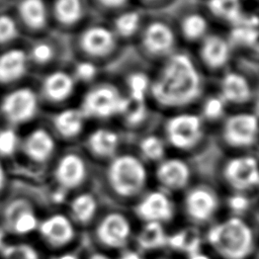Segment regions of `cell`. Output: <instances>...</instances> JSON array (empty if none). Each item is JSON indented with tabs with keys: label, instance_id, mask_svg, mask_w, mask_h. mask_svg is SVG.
Listing matches in <instances>:
<instances>
[{
	"label": "cell",
	"instance_id": "1",
	"mask_svg": "<svg viewBox=\"0 0 259 259\" xmlns=\"http://www.w3.org/2000/svg\"><path fill=\"white\" fill-rule=\"evenodd\" d=\"M203 78L196 61L187 53L175 51L162 60L151 76L149 96L161 108L187 107L202 96Z\"/></svg>",
	"mask_w": 259,
	"mask_h": 259
},
{
	"label": "cell",
	"instance_id": "2",
	"mask_svg": "<svg viewBox=\"0 0 259 259\" xmlns=\"http://www.w3.org/2000/svg\"><path fill=\"white\" fill-rule=\"evenodd\" d=\"M211 248L224 259H246L253 251L254 237L249 225L232 217L212 226L206 235Z\"/></svg>",
	"mask_w": 259,
	"mask_h": 259
},
{
	"label": "cell",
	"instance_id": "3",
	"mask_svg": "<svg viewBox=\"0 0 259 259\" xmlns=\"http://www.w3.org/2000/svg\"><path fill=\"white\" fill-rule=\"evenodd\" d=\"M107 180L111 189L120 197L139 194L147 183V169L134 155L115 157L107 168Z\"/></svg>",
	"mask_w": 259,
	"mask_h": 259
},
{
	"label": "cell",
	"instance_id": "4",
	"mask_svg": "<svg viewBox=\"0 0 259 259\" xmlns=\"http://www.w3.org/2000/svg\"><path fill=\"white\" fill-rule=\"evenodd\" d=\"M124 102V94L110 82L92 85L83 94L80 110L85 118L107 119L119 115Z\"/></svg>",
	"mask_w": 259,
	"mask_h": 259
},
{
	"label": "cell",
	"instance_id": "5",
	"mask_svg": "<svg viewBox=\"0 0 259 259\" xmlns=\"http://www.w3.org/2000/svg\"><path fill=\"white\" fill-rule=\"evenodd\" d=\"M39 108V94L30 86L16 85L0 99V112L8 123L20 125L31 121Z\"/></svg>",
	"mask_w": 259,
	"mask_h": 259
},
{
	"label": "cell",
	"instance_id": "6",
	"mask_svg": "<svg viewBox=\"0 0 259 259\" xmlns=\"http://www.w3.org/2000/svg\"><path fill=\"white\" fill-rule=\"evenodd\" d=\"M138 38L147 57L162 61L176 51L178 34L169 22L153 19L144 23Z\"/></svg>",
	"mask_w": 259,
	"mask_h": 259
},
{
	"label": "cell",
	"instance_id": "7",
	"mask_svg": "<svg viewBox=\"0 0 259 259\" xmlns=\"http://www.w3.org/2000/svg\"><path fill=\"white\" fill-rule=\"evenodd\" d=\"M76 45L83 58L97 62L114 54L118 39L108 24L90 23L80 29Z\"/></svg>",
	"mask_w": 259,
	"mask_h": 259
},
{
	"label": "cell",
	"instance_id": "8",
	"mask_svg": "<svg viewBox=\"0 0 259 259\" xmlns=\"http://www.w3.org/2000/svg\"><path fill=\"white\" fill-rule=\"evenodd\" d=\"M168 142L178 150L195 147L202 138V119L191 112H181L171 116L165 124Z\"/></svg>",
	"mask_w": 259,
	"mask_h": 259
},
{
	"label": "cell",
	"instance_id": "9",
	"mask_svg": "<svg viewBox=\"0 0 259 259\" xmlns=\"http://www.w3.org/2000/svg\"><path fill=\"white\" fill-rule=\"evenodd\" d=\"M257 116L252 112H239L227 117L223 127V138L233 148H248L257 140Z\"/></svg>",
	"mask_w": 259,
	"mask_h": 259
},
{
	"label": "cell",
	"instance_id": "10",
	"mask_svg": "<svg viewBox=\"0 0 259 259\" xmlns=\"http://www.w3.org/2000/svg\"><path fill=\"white\" fill-rule=\"evenodd\" d=\"M14 16L22 29L30 33H41L52 21L50 2L47 0H16Z\"/></svg>",
	"mask_w": 259,
	"mask_h": 259
},
{
	"label": "cell",
	"instance_id": "11",
	"mask_svg": "<svg viewBox=\"0 0 259 259\" xmlns=\"http://www.w3.org/2000/svg\"><path fill=\"white\" fill-rule=\"evenodd\" d=\"M197 45L199 63L209 71L217 72L225 69L232 59L234 50L227 36L209 32Z\"/></svg>",
	"mask_w": 259,
	"mask_h": 259
},
{
	"label": "cell",
	"instance_id": "12",
	"mask_svg": "<svg viewBox=\"0 0 259 259\" xmlns=\"http://www.w3.org/2000/svg\"><path fill=\"white\" fill-rule=\"evenodd\" d=\"M30 69L24 48L10 46L0 49V86L13 87L22 82Z\"/></svg>",
	"mask_w": 259,
	"mask_h": 259
},
{
	"label": "cell",
	"instance_id": "13",
	"mask_svg": "<svg viewBox=\"0 0 259 259\" xmlns=\"http://www.w3.org/2000/svg\"><path fill=\"white\" fill-rule=\"evenodd\" d=\"M76 87L77 83L70 71L54 69L44 75L38 94L51 103L60 104L73 96Z\"/></svg>",
	"mask_w": 259,
	"mask_h": 259
},
{
	"label": "cell",
	"instance_id": "14",
	"mask_svg": "<svg viewBox=\"0 0 259 259\" xmlns=\"http://www.w3.org/2000/svg\"><path fill=\"white\" fill-rule=\"evenodd\" d=\"M132 226L125 215L119 212L106 214L96 227V238L106 248L119 249L127 243Z\"/></svg>",
	"mask_w": 259,
	"mask_h": 259
},
{
	"label": "cell",
	"instance_id": "15",
	"mask_svg": "<svg viewBox=\"0 0 259 259\" xmlns=\"http://www.w3.org/2000/svg\"><path fill=\"white\" fill-rule=\"evenodd\" d=\"M228 184L236 190L243 191L258 184L257 161L252 156H242L229 160L223 171Z\"/></svg>",
	"mask_w": 259,
	"mask_h": 259
},
{
	"label": "cell",
	"instance_id": "16",
	"mask_svg": "<svg viewBox=\"0 0 259 259\" xmlns=\"http://www.w3.org/2000/svg\"><path fill=\"white\" fill-rule=\"evenodd\" d=\"M218 195L206 186H196L188 191L184 200L187 217L195 223H205L213 217L219 207Z\"/></svg>",
	"mask_w": 259,
	"mask_h": 259
},
{
	"label": "cell",
	"instance_id": "17",
	"mask_svg": "<svg viewBox=\"0 0 259 259\" xmlns=\"http://www.w3.org/2000/svg\"><path fill=\"white\" fill-rule=\"evenodd\" d=\"M218 94L227 104L243 105L252 100L253 87L245 74L228 70L220 78Z\"/></svg>",
	"mask_w": 259,
	"mask_h": 259
},
{
	"label": "cell",
	"instance_id": "18",
	"mask_svg": "<svg viewBox=\"0 0 259 259\" xmlns=\"http://www.w3.org/2000/svg\"><path fill=\"white\" fill-rule=\"evenodd\" d=\"M4 221L12 233L20 236L33 232L39 224L31 203L24 198L14 199L7 205Z\"/></svg>",
	"mask_w": 259,
	"mask_h": 259
},
{
	"label": "cell",
	"instance_id": "19",
	"mask_svg": "<svg viewBox=\"0 0 259 259\" xmlns=\"http://www.w3.org/2000/svg\"><path fill=\"white\" fill-rule=\"evenodd\" d=\"M136 214L146 223L169 222L174 214L173 203L162 191L148 193L136 206Z\"/></svg>",
	"mask_w": 259,
	"mask_h": 259
},
{
	"label": "cell",
	"instance_id": "20",
	"mask_svg": "<svg viewBox=\"0 0 259 259\" xmlns=\"http://www.w3.org/2000/svg\"><path fill=\"white\" fill-rule=\"evenodd\" d=\"M41 238L51 246L59 248L70 244L75 237L71 220L63 213H55L38 224Z\"/></svg>",
	"mask_w": 259,
	"mask_h": 259
},
{
	"label": "cell",
	"instance_id": "21",
	"mask_svg": "<svg viewBox=\"0 0 259 259\" xmlns=\"http://www.w3.org/2000/svg\"><path fill=\"white\" fill-rule=\"evenodd\" d=\"M54 175L62 188L67 190L75 189L82 185L86 179V164L79 155L74 153L66 154L59 160Z\"/></svg>",
	"mask_w": 259,
	"mask_h": 259
},
{
	"label": "cell",
	"instance_id": "22",
	"mask_svg": "<svg viewBox=\"0 0 259 259\" xmlns=\"http://www.w3.org/2000/svg\"><path fill=\"white\" fill-rule=\"evenodd\" d=\"M233 50L242 49L257 52L258 49V16L256 13L245 14L233 25L227 36Z\"/></svg>",
	"mask_w": 259,
	"mask_h": 259
},
{
	"label": "cell",
	"instance_id": "23",
	"mask_svg": "<svg viewBox=\"0 0 259 259\" xmlns=\"http://www.w3.org/2000/svg\"><path fill=\"white\" fill-rule=\"evenodd\" d=\"M190 169L186 162L172 158L160 163L156 170L158 182L169 190H180L184 188L190 180Z\"/></svg>",
	"mask_w": 259,
	"mask_h": 259
},
{
	"label": "cell",
	"instance_id": "24",
	"mask_svg": "<svg viewBox=\"0 0 259 259\" xmlns=\"http://www.w3.org/2000/svg\"><path fill=\"white\" fill-rule=\"evenodd\" d=\"M50 8L52 21L64 28L79 25L86 15L85 0H52Z\"/></svg>",
	"mask_w": 259,
	"mask_h": 259
},
{
	"label": "cell",
	"instance_id": "25",
	"mask_svg": "<svg viewBox=\"0 0 259 259\" xmlns=\"http://www.w3.org/2000/svg\"><path fill=\"white\" fill-rule=\"evenodd\" d=\"M55 149L56 144L53 136L42 127L32 130L23 143L25 155L35 163L47 162L53 156Z\"/></svg>",
	"mask_w": 259,
	"mask_h": 259
},
{
	"label": "cell",
	"instance_id": "26",
	"mask_svg": "<svg viewBox=\"0 0 259 259\" xmlns=\"http://www.w3.org/2000/svg\"><path fill=\"white\" fill-rule=\"evenodd\" d=\"M144 23V17L141 11L136 8L126 7L115 12L109 26L118 40H126L138 37Z\"/></svg>",
	"mask_w": 259,
	"mask_h": 259
},
{
	"label": "cell",
	"instance_id": "27",
	"mask_svg": "<svg viewBox=\"0 0 259 259\" xmlns=\"http://www.w3.org/2000/svg\"><path fill=\"white\" fill-rule=\"evenodd\" d=\"M176 31L185 41L198 44L209 33L208 17L199 11L187 12L179 19Z\"/></svg>",
	"mask_w": 259,
	"mask_h": 259
},
{
	"label": "cell",
	"instance_id": "28",
	"mask_svg": "<svg viewBox=\"0 0 259 259\" xmlns=\"http://www.w3.org/2000/svg\"><path fill=\"white\" fill-rule=\"evenodd\" d=\"M85 116L79 107H68L54 115L53 123L57 133L64 139L70 140L78 137L84 127Z\"/></svg>",
	"mask_w": 259,
	"mask_h": 259
},
{
	"label": "cell",
	"instance_id": "29",
	"mask_svg": "<svg viewBox=\"0 0 259 259\" xmlns=\"http://www.w3.org/2000/svg\"><path fill=\"white\" fill-rule=\"evenodd\" d=\"M205 7L211 17L228 26L245 14L243 0H205Z\"/></svg>",
	"mask_w": 259,
	"mask_h": 259
},
{
	"label": "cell",
	"instance_id": "30",
	"mask_svg": "<svg viewBox=\"0 0 259 259\" xmlns=\"http://www.w3.org/2000/svg\"><path fill=\"white\" fill-rule=\"evenodd\" d=\"M119 144L117 134L109 128H96L88 139L87 146L89 151L98 158H108L115 154Z\"/></svg>",
	"mask_w": 259,
	"mask_h": 259
},
{
	"label": "cell",
	"instance_id": "31",
	"mask_svg": "<svg viewBox=\"0 0 259 259\" xmlns=\"http://www.w3.org/2000/svg\"><path fill=\"white\" fill-rule=\"evenodd\" d=\"M25 50L30 67H48L55 62L58 55L56 44L45 37L33 40Z\"/></svg>",
	"mask_w": 259,
	"mask_h": 259
},
{
	"label": "cell",
	"instance_id": "32",
	"mask_svg": "<svg viewBox=\"0 0 259 259\" xmlns=\"http://www.w3.org/2000/svg\"><path fill=\"white\" fill-rule=\"evenodd\" d=\"M138 245L147 251L162 248L167 243V236L162 224L156 222L146 223L137 238Z\"/></svg>",
	"mask_w": 259,
	"mask_h": 259
},
{
	"label": "cell",
	"instance_id": "33",
	"mask_svg": "<svg viewBox=\"0 0 259 259\" xmlns=\"http://www.w3.org/2000/svg\"><path fill=\"white\" fill-rule=\"evenodd\" d=\"M125 90L126 97L135 100L146 101L150 94L151 76L146 72L136 70L130 72L125 77Z\"/></svg>",
	"mask_w": 259,
	"mask_h": 259
},
{
	"label": "cell",
	"instance_id": "34",
	"mask_svg": "<svg viewBox=\"0 0 259 259\" xmlns=\"http://www.w3.org/2000/svg\"><path fill=\"white\" fill-rule=\"evenodd\" d=\"M97 202L90 193H81L77 195L70 203V211L76 222L86 225L92 221L96 213Z\"/></svg>",
	"mask_w": 259,
	"mask_h": 259
},
{
	"label": "cell",
	"instance_id": "35",
	"mask_svg": "<svg viewBox=\"0 0 259 259\" xmlns=\"http://www.w3.org/2000/svg\"><path fill=\"white\" fill-rule=\"evenodd\" d=\"M167 243L175 250L183 251L189 255H193L198 253L200 237L195 229H184L167 238Z\"/></svg>",
	"mask_w": 259,
	"mask_h": 259
},
{
	"label": "cell",
	"instance_id": "36",
	"mask_svg": "<svg viewBox=\"0 0 259 259\" xmlns=\"http://www.w3.org/2000/svg\"><path fill=\"white\" fill-rule=\"evenodd\" d=\"M21 28L13 13L0 12V49L14 45L20 35Z\"/></svg>",
	"mask_w": 259,
	"mask_h": 259
},
{
	"label": "cell",
	"instance_id": "37",
	"mask_svg": "<svg viewBox=\"0 0 259 259\" xmlns=\"http://www.w3.org/2000/svg\"><path fill=\"white\" fill-rule=\"evenodd\" d=\"M148 114V108L146 101L135 100L124 95V102L120 112L124 122L128 126H137L141 124Z\"/></svg>",
	"mask_w": 259,
	"mask_h": 259
},
{
	"label": "cell",
	"instance_id": "38",
	"mask_svg": "<svg viewBox=\"0 0 259 259\" xmlns=\"http://www.w3.org/2000/svg\"><path fill=\"white\" fill-rule=\"evenodd\" d=\"M76 81V83L89 84L93 83L99 74V68L97 62L82 58L73 66L72 71H70Z\"/></svg>",
	"mask_w": 259,
	"mask_h": 259
},
{
	"label": "cell",
	"instance_id": "39",
	"mask_svg": "<svg viewBox=\"0 0 259 259\" xmlns=\"http://www.w3.org/2000/svg\"><path fill=\"white\" fill-rule=\"evenodd\" d=\"M140 151L146 159L150 161H159L165 155V145L159 137L150 135L143 138L140 142Z\"/></svg>",
	"mask_w": 259,
	"mask_h": 259
},
{
	"label": "cell",
	"instance_id": "40",
	"mask_svg": "<svg viewBox=\"0 0 259 259\" xmlns=\"http://www.w3.org/2000/svg\"><path fill=\"white\" fill-rule=\"evenodd\" d=\"M227 103L219 94H213L205 97L202 102L201 115L207 120H218L224 116Z\"/></svg>",
	"mask_w": 259,
	"mask_h": 259
},
{
	"label": "cell",
	"instance_id": "41",
	"mask_svg": "<svg viewBox=\"0 0 259 259\" xmlns=\"http://www.w3.org/2000/svg\"><path fill=\"white\" fill-rule=\"evenodd\" d=\"M2 256L4 259H39L34 247L25 243L4 246L2 248Z\"/></svg>",
	"mask_w": 259,
	"mask_h": 259
},
{
	"label": "cell",
	"instance_id": "42",
	"mask_svg": "<svg viewBox=\"0 0 259 259\" xmlns=\"http://www.w3.org/2000/svg\"><path fill=\"white\" fill-rule=\"evenodd\" d=\"M18 145V136L11 127L0 130V156L9 157L14 154Z\"/></svg>",
	"mask_w": 259,
	"mask_h": 259
},
{
	"label": "cell",
	"instance_id": "43",
	"mask_svg": "<svg viewBox=\"0 0 259 259\" xmlns=\"http://www.w3.org/2000/svg\"><path fill=\"white\" fill-rule=\"evenodd\" d=\"M228 205L234 212L241 213L249 207V199L242 194H235L228 199Z\"/></svg>",
	"mask_w": 259,
	"mask_h": 259
},
{
	"label": "cell",
	"instance_id": "44",
	"mask_svg": "<svg viewBox=\"0 0 259 259\" xmlns=\"http://www.w3.org/2000/svg\"><path fill=\"white\" fill-rule=\"evenodd\" d=\"M95 3L103 10L117 12L123 8H126L131 0H94Z\"/></svg>",
	"mask_w": 259,
	"mask_h": 259
},
{
	"label": "cell",
	"instance_id": "45",
	"mask_svg": "<svg viewBox=\"0 0 259 259\" xmlns=\"http://www.w3.org/2000/svg\"><path fill=\"white\" fill-rule=\"evenodd\" d=\"M118 259H143L142 256L136 252V251H132V250H128V251H125L123 252Z\"/></svg>",
	"mask_w": 259,
	"mask_h": 259
},
{
	"label": "cell",
	"instance_id": "46",
	"mask_svg": "<svg viewBox=\"0 0 259 259\" xmlns=\"http://www.w3.org/2000/svg\"><path fill=\"white\" fill-rule=\"evenodd\" d=\"M5 183H6V171L2 162L0 161V192L3 190Z\"/></svg>",
	"mask_w": 259,
	"mask_h": 259
},
{
	"label": "cell",
	"instance_id": "47",
	"mask_svg": "<svg viewBox=\"0 0 259 259\" xmlns=\"http://www.w3.org/2000/svg\"><path fill=\"white\" fill-rule=\"evenodd\" d=\"M53 259H78V257L75 254L72 253H67V254H62L60 256H57Z\"/></svg>",
	"mask_w": 259,
	"mask_h": 259
},
{
	"label": "cell",
	"instance_id": "48",
	"mask_svg": "<svg viewBox=\"0 0 259 259\" xmlns=\"http://www.w3.org/2000/svg\"><path fill=\"white\" fill-rule=\"evenodd\" d=\"M189 259H210L207 255L202 254V253H195L193 255H190Z\"/></svg>",
	"mask_w": 259,
	"mask_h": 259
},
{
	"label": "cell",
	"instance_id": "49",
	"mask_svg": "<svg viewBox=\"0 0 259 259\" xmlns=\"http://www.w3.org/2000/svg\"><path fill=\"white\" fill-rule=\"evenodd\" d=\"M144 4H149V5H154V4H158V3H162L165 0H139Z\"/></svg>",
	"mask_w": 259,
	"mask_h": 259
},
{
	"label": "cell",
	"instance_id": "50",
	"mask_svg": "<svg viewBox=\"0 0 259 259\" xmlns=\"http://www.w3.org/2000/svg\"><path fill=\"white\" fill-rule=\"evenodd\" d=\"M90 259H109V258L106 257L105 255H102V254H94L90 257Z\"/></svg>",
	"mask_w": 259,
	"mask_h": 259
},
{
	"label": "cell",
	"instance_id": "51",
	"mask_svg": "<svg viewBox=\"0 0 259 259\" xmlns=\"http://www.w3.org/2000/svg\"><path fill=\"white\" fill-rule=\"evenodd\" d=\"M4 239H5L4 233L0 230V249L4 247Z\"/></svg>",
	"mask_w": 259,
	"mask_h": 259
},
{
	"label": "cell",
	"instance_id": "52",
	"mask_svg": "<svg viewBox=\"0 0 259 259\" xmlns=\"http://www.w3.org/2000/svg\"><path fill=\"white\" fill-rule=\"evenodd\" d=\"M3 1H5V0H0V3H1V2H3Z\"/></svg>",
	"mask_w": 259,
	"mask_h": 259
}]
</instances>
